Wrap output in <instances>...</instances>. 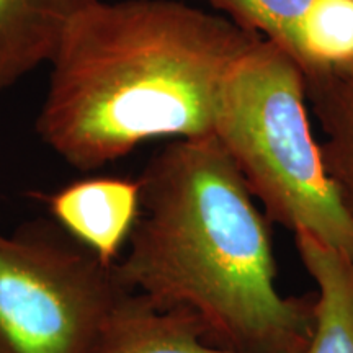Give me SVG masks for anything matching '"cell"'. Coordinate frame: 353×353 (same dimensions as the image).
I'll return each mask as SVG.
<instances>
[{
    "label": "cell",
    "instance_id": "6da1fadb",
    "mask_svg": "<svg viewBox=\"0 0 353 353\" xmlns=\"http://www.w3.org/2000/svg\"><path fill=\"white\" fill-rule=\"evenodd\" d=\"M130 249L113 265L123 290L159 309H185L210 345L303 353L316 298L276 290L268 218L214 134L174 139L138 179Z\"/></svg>",
    "mask_w": 353,
    "mask_h": 353
},
{
    "label": "cell",
    "instance_id": "7a4b0ae2",
    "mask_svg": "<svg viewBox=\"0 0 353 353\" xmlns=\"http://www.w3.org/2000/svg\"><path fill=\"white\" fill-rule=\"evenodd\" d=\"M262 41L226 17L179 0H95L52 52L37 132L88 172L157 138L213 134L234 65Z\"/></svg>",
    "mask_w": 353,
    "mask_h": 353
},
{
    "label": "cell",
    "instance_id": "3957f363",
    "mask_svg": "<svg viewBox=\"0 0 353 353\" xmlns=\"http://www.w3.org/2000/svg\"><path fill=\"white\" fill-rule=\"evenodd\" d=\"M213 134L268 219L353 257V219L312 136L306 81L286 52L262 39L234 65Z\"/></svg>",
    "mask_w": 353,
    "mask_h": 353
},
{
    "label": "cell",
    "instance_id": "277c9868",
    "mask_svg": "<svg viewBox=\"0 0 353 353\" xmlns=\"http://www.w3.org/2000/svg\"><path fill=\"white\" fill-rule=\"evenodd\" d=\"M123 291L51 224L0 232V353H99Z\"/></svg>",
    "mask_w": 353,
    "mask_h": 353
},
{
    "label": "cell",
    "instance_id": "5b68a950",
    "mask_svg": "<svg viewBox=\"0 0 353 353\" xmlns=\"http://www.w3.org/2000/svg\"><path fill=\"white\" fill-rule=\"evenodd\" d=\"M52 218L113 267L139 214V182L120 176H90L44 198Z\"/></svg>",
    "mask_w": 353,
    "mask_h": 353
},
{
    "label": "cell",
    "instance_id": "8992f818",
    "mask_svg": "<svg viewBox=\"0 0 353 353\" xmlns=\"http://www.w3.org/2000/svg\"><path fill=\"white\" fill-rule=\"evenodd\" d=\"M95 0H0V92L50 63L70 21Z\"/></svg>",
    "mask_w": 353,
    "mask_h": 353
},
{
    "label": "cell",
    "instance_id": "52a82bcc",
    "mask_svg": "<svg viewBox=\"0 0 353 353\" xmlns=\"http://www.w3.org/2000/svg\"><path fill=\"white\" fill-rule=\"evenodd\" d=\"M99 353H241L210 345L185 309H159L134 291L118 299Z\"/></svg>",
    "mask_w": 353,
    "mask_h": 353
},
{
    "label": "cell",
    "instance_id": "ba28073f",
    "mask_svg": "<svg viewBox=\"0 0 353 353\" xmlns=\"http://www.w3.org/2000/svg\"><path fill=\"white\" fill-rule=\"evenodd\" d=\"M294 242L319 288L314 327L303 353H353V257L304 231L294 234Z\"/></svg>",
    "mask_w": 353,
    "mask_h": 353
},
{
    "label": "cell",
    "instance_id": "9c48e42d",
    "mask_svg": "<svg viewBox=\"0 0 353 353\" xmlns=\"http://www.w3.org/2000/svg\"><path fill=\"white\" fill-rule=\"evenodd\" d=\"M304 81L307 101L324 132L322 162L353 219V65Z\"/></svg>",
    "mask_w": 353,
    "mask_h": 353
},
{
    "label": "cell",
    "instance_id": "30bf717a",
    "mask_svg": "<svg viewBox=\"0 0 353 353\" xmlns=\"http://www.w3.org/2000/svg\"><path fill=\"white\" fill-rule=\"evenodd\" d=\"M290 57L304 79L353 65V0H314L298 26Z\"/></svg>",
    "mask_w": 353,
    "mask_h": 353
},
{
    "label": "cell",
    "instance_id": "8fae6325",
    "mask_svg": "<svg viewBox=\"0 0 353 353\" xmlns=\"http://www.w3.org/2000/svg\"><path fill=\"white\" fill-rule=\"evenodd\" d=\"M216 13L290 56L294 34L314 0H203Z\"/></svg>",
    "mask_w": 353,
    "mask_h": 353
}]
</instances>
